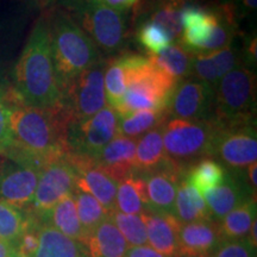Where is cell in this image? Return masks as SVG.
<instances>
[{"mask_svg":"<svg viewBox=\"0 0 257 257\" xmlns=\"http://www.w3.org/2000/svg\"><path fill=\"white\" fill-rule=\"evenodd\" d=\"M119 117L110 106H105L87 119L73 123L68 134L69 154L94 159L118 134Z\"/></svg>","mask_w":257,"mask_h":257,"instance_id":"9c48e42d","label":"cell"},{"mask_svg":"<svg viewBox=\"0 0 257 257\" xmlns=\"http://www.w3.org/2000/svg\"><path fill=\"white\" fill-rule=\"evenodd\" d=\"M136 140L117 134L93 161L106 174L119 182L136 173Z\"/></svg>","mask_w":257,"mask_h":257,"instance_id":"e0dca14e","label":"cell"},{"mask_svg":"<svg viewBox=\"0 0 257 257\" xmlns=\"http://www.w3.org/2000/svg\"><path fill=\"white\" fill-rule=\"evenodd\" d=\"M6 88L0 86V156L4 157L12 144L11 130H10V115L11 108L5 104L3 95Z\"/></svg>","mask_w":257,"mask_h":257,"instance_id":"f35d334b","label":"cell"},{"mask_svg":"<svg viewBox=\"0 0 257 257\" xmlns=\"http://www.w3.org/2000/svg\"><path fill=\"white\" fill-rule=\"evenodd\" d=\"M87 257H125L128 245L110 218L88 231L79 240Z\"/></svg>","mask_w":257,"mask_h":257,"instance_id":"ffe728a7","label":"cell"},{"mask_svg":"<svg viewBox=\"0 0 257 257\" xmlns=\"http://www.w3.org/2000/svg\"><path fill=\"white\" fill-rule=\"evenodd\" d=\"M37 220L41 224L49 225L64 236L78 242L85 234L80 224L73 194L63 198L51 210L38 217Z\"/></svg>","mask_w":257,"mask_h":257,"instance_id":"7402d4cb","label":"cell"},{"mask_svg":"<svg viewBox=\"0 0 257 257\" xmlns=\"http://www.w3.org/2000/svg\"><path fill=\"white\" fill-rule=\"evenodd\" d=\"M202 198L206 201L212 220L218 223L244 201L256 198V194L240 178L239 172L227 170L224 181L218 187L205 193Z\"/></svg>","mask_w":257,"mask_h":257,"instance_id":"2e32d148","label":"cell"},{"mask_svg":"<svg viewBox=\"0 0 257 257\" xmlns=\"http://www.w3.org/2000/svg\"><path fill=\"white\" fill-rule=\"evenodd\" d=\"M144 180L150 211L174 214V204L180 180L184 172L168 162L152 172L140 174Z\"/></svg>","mask_w":257,"mask_h":257,"instance_id":"9a60e30c","label":"cell"},{"mask_svg":"<svg viewBox=\"0 0 257 257\" xmlns=\"http://www.w3.org/2000/svg\"><path fill=\"white\" fill-rule=\"evenodd\" d=\"M41 169L3 159L0 165V200L28 211L34 200Z\"/></svg>","mask_w":257,"mask_h":257,"instance_id":"4fadbf2b","label":"cell"},{"mask_svg":"<svg viewBox=\"0 0 257 257\" xmlns=\"http://www.w3.org/2000/svg\"><path fill=\"white\" fill-rule=\"evenodd\" d=\"M69 8L73 14H68L81 24L80 28L98 49L108 55L121 50L127 38L125 14L110 8L101 0H73Z\"/></svg>","mask_w":257,"mask_h":257,"instance_id":"8992f818","label":"cell"},{"mask_svg":"<svg viewBox=\"0 0 257 257\" xmlns=\"http://www.w3.org/2000/svg\"><path fill=\"white\" fill-rule=\"evenodd\" d=\"M16 250H17V246L14 244L0 239V257H11Z\"/></svg>","mask_w":257,"mask_h":257,"instance_id":"f6af8a7d","label":"cell"},{"mask_svg":"<svg viewBox=\"0 0 257 257\" xmlns=\"http://www.w3.org/2000/svg\"><path fill=\"white\" fill-rule=\"evenodd\" d=\"M141 218L146 225L148 245L168 257H178L181 223L174 214L147 211Z\"/></svg>","mask_w":257,"mask_h":257,"instance_id":"ac0fdd59","label":"cell"},{"mask_svg":"<svg viewBox=\"0 0 257 257\" xmlns=\"http://www.w3.org/2000/svg\"><path fill=\"white\" fill-rule=\"evenodd\" d=\"M46 17L57 80L64 98L70 83L101 57L93 41L68 12L51 10Z\"/></svg>","mask_w":257,"mask_h":257,"instance_id":"3957f363","label":"cell"},{"mask_svg":"<svg viewBox=\"0 0 257 257\" xmlns=\"http://www.w3.org/2000/svg\"><path fill=\"white\" fill-rule=\"evenodd\" d=\"M38 248L32 257H87L81 244L47 224L38 226Z\"/></svg>","mask_w":257,"mask_h":257,"instance_id":"d4e9b609","label":"cell"},{"mask_svg":"<svg viewBox=\"0 0 257 257\" xmlns=\"http://www.w3.org/2000/svg\"><path fill=\"white\" fill-rule=\"evenodd\" d=\"M105 62L101 59L91 68L86 69L67 89L63 102L72 110L74 123L87 119L107 106L104 87Z\"/></svg>","mask_w":257,"mask_h":257,"instance_id":"8fae6325","label":"cell"},{"mask_svg":"<svg viewBox=\"0 0 257 257\" xmlns=\"http://www.w3.org/2000/svg\"><path fill=\"white\" fill-rule=\"evenodd\" d=\"M191 75L199 81L206 83L212 89H216L220 80L210 53H200V51H192Z\"/></svg>","mask_w":257,"mask_h":257,"instance_id":"d590c367","label":"cell"},{"mask_svg":"<svg viewBox=\"0 0 257 257\" xmlns=\"http://www.w3.org/2000/svg\"><path fill=\"white\" fill-rule=\"evenodd\" d=\"M167 120H168V115L166 110L140 111L121 118V120L118 123V134L136 140V137L144 135L160 125H163Z\"/></svg>","mask_w":257,"mask_h":257,"instance_id":"4dcf8cb0","label":"cell"},{"mask_svg":"<svg viewBox=\"0 0 257 257\" xmlns=\"http://www.w3.org/2000/svg\"><path fill=\"white\" fill-rule=\"evenodd\" d=\"M163 125L148 131L136 144L135 161H136L137 174L159 169L169 162L163 147Z\"/></svg>","mask_w":257,"mask_h":257,"instance_id":"44dd1931","label":"cell"},{"mask_svg":"<svg viewBox=\"0 0 257 257\" xmlns=\"http://www.w3.org/2000/svg\"><path fill=\"white\" fill-rule=\"evenodd\" d=\"M68 160L76 173V189L91 194L105 210L114 211L118 182L95 165L93 159L68 154Z\"/></svg>","mask_w":257,"mask_h":257,"instance_id":"5bb4252c","label":"cell"},{"mask_svg":"<svg viewBox=\"0 0 257 257\" xmlns=\"http://www.w3.org/2000/svg\"><path fill=\"white\" fill-rule=\"evenodd\" d=\"M174 216L181 224L198 220H212L210 210L202 195L182 176L178 186Z\"/></svg>","mask_w":257,"mask_h":257,"instance_id":"cb8c5ba5","label":"cell"},{"mask_svg":"<svg viewBox=\"0 0 257 257\" xmlns=\"http://www.w3.org/2000/svg\"><path fill=\"white\" fill-rule=\"evenodd\" d=\"M16 86L24 104L32 107H53L63 102L57 80L49 25L46 15L35 23L15 68Z\"/></svg>","mask_w":257,"mask_h":257,"instance_id":"7a4b0ae2","label":"cell"},{"mask_svg":"<svg viewBox=\"0 0 257 257\" xmlns=\"http://www.w3.org/2000/svg\"><path fill=\"white\" fill-rule=\"evenodd\" d=\"M101 2L110 8L117 10V11L126 14L131 9L136 11L142 0H101Z\"/></svg>","mask_w":257,"mask_h":257,"instance_id":"b9f144b4","label":"cell"},{"mask_svg":"<svg viewBox=\"0 0 257 257\" xmlns=\"http://www.w3.org/2000/svg\"><path fill=\"white\" fill-rule=\"evenodd\" d=\"M182 6L149 5V19L167 31L173 41L180 40L182 35Z\"/></svg>","mask_w":257,"mask_h":257,"instance_id":"836d02e7","label":"cell"},{"mask_svg":"<svg viewBox=\"0 0 257 257\" xmlns=\"http://www.w3.org/2000/svg\"><path fill=\"white\" fill-rule=\"evenodd\" d=\"M34 2L36 3L38 8H41V9L44 10V9L51 8V6L55 4L57 0H34Z\"/></svg>","mask_w":257,"mask_h":257,"instance_id":"bcb514c9","label":"cell"},{"mask_svg":"<svg viewBox=\"0 0 257 257\" xmlns=\"http://www.w3.org/2000/svg\"><path fill=\"white\" fill-rule=\"evenodd\" d=\"M210 55L214 63V67H216L219 79L223 78L225 74L229 73L230 70L239 66L238 54L231 46L216 51H210Z\"/></svg>","mask_w":257,"mask_h":257,"instance_id":"74e56055","label":"cell"},{"mask_svg":"<svg viewBox=\"0 0 257 257\" xmlns=\"http://www.w3.org/2000/svg\"><path fill=\"white\" fill-rule=\"evenodd\" d=\"M73 195L80 224H81L85 233L93 230L101 221H104L106 218H108L110 213L91 194L75 189Z\"/></svg>","mask_w":257,"mask_h":257,"instance_id":"1f68e13d","label":"cell"},{"mask_svg":"<svg viewBox=\"0 0 257 257\" xmlns=\"http://www.w3.org/2000/svg\"><path fill=\"white\" fill-rule=\"evenodd\" d=\"M220 240L217 221L198 220L181 224L179 231V256L210 255Z\"/></svg>","mask_w":257,"mask_h":257,"instance_id":"d6986e66","label":"cell"},{"mask_svg":"<svg viewBox=\"0 0 257 257\" xmlns=\"http://www.w3.org/2000/svg\"><path fill=\"white\" fill-rule=\"evenodd\" d=\"M126 67V92L115 108L118 117L144 110L167 111L176 82L172 76L157 68L148 57L123 54Z\"/></svg>","mask_w":257,"mask_h":257,"instance_id":"277c9868","label":"cell"},{"mask_svg":"<svg viewBox=\"0 0 257 257\" xmlns=\"http://www.w3.org/2000/svg\"><path fill=\"white\" fill-rule=\"evenodd\" d=\"M178 257H181V256H178Z\"/></svg>","mask_w":257,"mask_h":257,"instance_id":"f907efd6","label":"cell"},{"mask_svg":"<svg viewBox=\"0 0 257 257\" xmlns=\"http://www.w3.org/2000/svg\"><path fill=\"white\" fill-rule=\"evenodd\" d=\"M67 156L51 161L41 169L34 200L27 211L36 219L75 192L76 173Z\"/></svg>","mask_w":257,"mask_h":257,"instance_id":"30bf717a","label":"cell"},{"mask_svg":"<svg viewBox=\"0 0 257 257\" xmlns=\"http://www.w3.org/2000/svg\"><path fill=\"white\" fill-rule=\"evenodd\" d=\"M114 211L135 216H141L144 212L150 211L146 184L140 174L134 173L118 182Z\"/></svg>","mask_w":257,"mask_h":257,"instance_id":"603a6c76","label":"cell"},{"mask_svg":"<svg viewBox=\"0 0 257 257\" xmlns=\"http://www.w3.org/2000/svg\"><path fill=\"white\" fill-rule=\"evenodd\" d=\"M192 0H143L140 5H174V6H184Z\"/></svg>","mask_w":257,"mask_h":257,"instance_id":"7bdbcfd3","label":"cell"},{"mask_svg":"<svg viewBox=\"0 0 257 257\" xmlns=\"http://www.w3.org/2000/svg\"><path fill=\"white\" fill-rule=\"evenodd\" d=\"M216 124L214 120L168 119L163 125V147L173 166L186 173L189 167L210 157Z\"/></svg>","mask_w":257,"mask_h":257,"instance_id":"5b68a950","label":"cell"},{"mask_svg":"<svg viewBox=\"0 0 257 257\" xmlns=\"http://www.w3.org/2000/svg\"><path fill=\"white\" fill-rule=\"evenodd\" d=\"M214 89L194 78L176 83L170 95L167 115L168 119L205 120L213 115Z\"/></svg>","mask_w":257,"mask_h":257,"instance_id":"7c38bea8","label":"cell"},{"mask_svg":"<svg viewBox=\"0 0 257 257\" xmlns=\"http://www.w3.org/2000/svg\"><path fill=\"white\" fill-rule=\"evenodd\" d=\"M256 172H257V162L251 163V165L246 167V176H248V181H249L248 185L255 194H256V188H257Z\"/></svg>","mask_w":257,"mask_h":257,"instance_id":"ee69618b","label":"cell"},{"mask_svg":"<svg viewBox=\"0 0 257 257\" xmlns=\"http://www.w3.org/2000/svg\"><path fill=\"white\" fill-rule=\"evenodd\" d=\"M157 68L172 76L176 82L187 79L192 72V51L180 42L172 43L157 55L148 57Z\"/></svg>","mask_w":257,"mask_h":257,"instance_id":"484cf974","label":"cell"},{"mask_svg":"<svg viewBox=\"0 0 257 257\" xmlns=\"http://www.w3.org/2000/svg\"><path fill=\"white\" fill-rule=\"evenodd\" d=\"M108 218L115 225V227L119 230L125 242L127 243L128 248L148 244L146 225H144L141 216L125 214L119 211H112L108 214Z\"/></svg>","mask_w":257,"mask_h":257,"instance_id":"d6a6232c","label":"cell"},{"mask_svg":"<svg viewBox=\"0 0 257 257\" xmlns=\"http://www.w3.org/2000/svg\"><path fill=\"white\" fill-rule=\"evenodd\" d=\"M256 86L255 73L242 64L225 74L214 89L212 118L220 123L255 120Z\"/></svg>","mask_w":257,"mask_h":257,"instance_id":"52a82bcc","label":"cell"},{"mask_svg":"<svg viewBox=\"0 0 257 257\" xmlns=\"http://www.w3.org/2000/svg\"><path fill=\"white\" fill-rule=\"evenodd\" d=\"M11 257H29V256H27V255H25V253H23V252H21V251H19V250L17 249L14 253H12Z\"/></svg>","mask_w":257,"mask_h":257,"instance_id":"7dc6e473","label":"cell"},{"mask_svg":"<svg viewBox=\"0 0 257 257\" xmlns=\"http://www.w3.org/2000/svg\"><path fill=\"white\" fill-rule=\"evenodd\" d=\"M3 159H4V157H3V156H0V165H2V162H3Z\"/></svg>","mask_w":257,"mask_h":257,"instance_id":"681fc988","label":"cell"},{"mask_svg":"<svg viewBox=\"0 0 257 257\" xmlns=\"http://www.w3.org/2000/svg\"><path fill=\"white\" fill-rule=\"evenodd\" d=\"M216 124L210 157L219 160L227 170L242 172L257 161V136L255 120H238Z\"/></svg>","mask_w":257,"mask_h":257,"instance_id":"ba28073f","label":"cell"},{"mask_svg":"<svg viewBox=\"0 0 257 257\" xmlns=\"http://www.w3.org/2000/svg\"><path fill=\"white\" fill-rule=\"evenodd\" d=\"M232 8L236 19L244 18L245 16L251 15L253 11H256L257 0H231L227 2Z\"/></svg>","mask_w":257,"mask_h":257,"instance_id":"ab89813d","label":"cell"},{"mask_svg":"<svg viewBox=\"0 0 257 257\" xmlns=\"http://www.w3.org/2000/svg\"><path fill=\"white\" fill-rule=\"evenodd\" d=\"M210 257H256V246L246 238L223 239L214 248Z\"/></svg>","mask_w":257,"mask_h":257,"instance_id":"8d00e7d4","label":"cell"},{"mask_svg":"<svg viewBox=\"0 0 257 257\" xmlns=\"http://www.w3.org/2000/svg\"><path fill=\"white\" fill-rule=\"evenodd\" d=\"M191 257H210L208 255H198V256H191Z\"/></svg>","mask_w":257,"mask_h":257,"instance_id":"c3c4849f","label":"cell"},{"mask_svg":"<svg viewBox=\"0 0 257 257\" xmlns=\"http://www.w3.org/2000/svg\"><path fill=\"white\" fill-rule=\"evenodd\" d=\"M227 169L212 157H205L197 161L186 170L185 179L192 187L204 195L205 193L216 188L224 181Z\"/></svg>","mask_w":257,"mask_h":257,"instance_id":"83f0119b","label":"cell"},{"mask_svg":"<svg viewBox=\"0 0 257 257\" xmlns=\"http://www.w3.org/2000/svg\"><path fill=\"white\" fill-rule=\"evenodd\" d=\"M74 123L66 102L53 107L21 106L11 111L12 144L5 159L42 169L69 154L68 134Z\"/></svg>","mask_w":257,"mask_h":257,"instance_id":"6da1fadb","label":"cell"},{"mask_svg":"<svg viewBox=\"0 0 257 257\" xmlns=\"http://www.w3.org/2000/svg\"><path fill=\"white\" fill-rule=\"evenodd\" d=\"M125 257H168L163 253L156 251L152 246L148 245H138V246H131L127 249Z\"/></svg>","mask_w":257,"mask_h":257,"instance_id":"60d3db41","label":"cell"},{"mask_svg":"<svg viewBox=\"0 0 257 257\" xmlns=\"http://www.w3.org/2000/svg\"><path fill=\"white\" fill-rule=\"evenodd\" d=\"M256 198H250L229 212L217 223L221 240L245 238L256 220Z\"/></svg>","mask_w":257,"mask_h":257,"instance_id":"4316f807","label":"cell"},{"mask_svg":"<svg viewBox=\"0 0 257 257\" xmlns=\"http://www.w3.org/2000/svg\"><path fill=\"white\" fill-rule=\"evenodd\" d=\"M136 37L138 43L150 54V56L157 55L173 43V40L165 29L152 21H146L138 25Z\"/></svg>","mask_w":257,"mask_h":257,"instance_id":"e575fe53","label":"cell"},{"mask_svg":"<svg viewBox=\"0 0 257 257\" xmlns=\"http://www.w3.org/2000/svg\"><path fill=\"white\" fill-rule=\"evenodd\" d=\"M104 87L106 104L115 110L126 92V67L123 55L112 57L105 62Z\"/></svg>","mask_w":257,"mask_h":257,"instance_id":"f546056e","label":"cell"},{"mask_svg":"<svg viewBox=\"0 0 257 257\" xmlns=\"http://www.w3.org/2000/svg\"><path fill=\"white\" fill-rule=\"evenodd\" d=\"M35 219L29 212L0 200V239L17 246L21 237Z\"/></svg>","mask_w":257,"mask_h":257,"instance_id":"f1b7e54d","label":"cell"}]
</instances>
